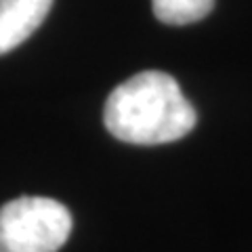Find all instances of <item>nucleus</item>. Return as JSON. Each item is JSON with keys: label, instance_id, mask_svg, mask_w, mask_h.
Returning <instances> with one entry per match:
<instances>
[{"label": "nucleus", "instance_id": "obj_4", "mask_svg": "<svg viewBox=\"0 0 252 252\" xmlns=\"http://www.w3.org/2000/svg\"><path fill=\"white\" fill-rule=\"evenodd\" d=\"M156 17L168 26H187L212 11L215 0H152Z\"/></svg>", "mask_w": 252, "mask_h": 252}, {"label": "nucleus", "instance_id": "obj_2", "mask_svg": "<svg viewBox=\"0 0 252 252\" xmlns=\"http://www.w3.org/2000/svg\"><path fill=\"white\" fill-rule=\"evenodd\" d=\"M72 231L61 202L26 195L0 208V252H57Z\"/></svg>", "mask_w": 252, "mask_h": 252}, {"label": "nucleus", "instance_id": "obj_3", "mask_svg": "<svg viewBox=\"0 0 252 252\" xmlns=\"http://www.w3.org/2000/svg\"><path fill=\"white\" fill-rule=\"evenodd\" d=\"M53 0H0V55L17 49L42 26Z\"/></svg>", "mask_w": 252, "mask_h": 252}, {"label": "nucleus", "instance_id": "obj_1", "mask_svg": "<svg viewBox=\"0 0 252 252\" xmlns=\"http://www.w3.org/2000/svg\"><path fill=\"white\" fill-rule=\"evenodd\" d=\"M103 120L107 130L124 143L162 145L191 132L195 112L175 78L147 69L112 91Z\"/></svg>", "mask_w": 252, "mask_h": 252}]
</instances>
